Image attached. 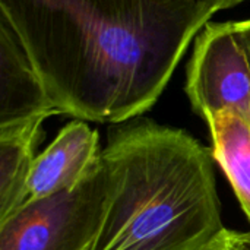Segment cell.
Segmentation results:
<instances>
[{
  "instance_id": "cell-1",
  "label": "cell",
  "mask_w": 250,
  "mask_h": 250,
  "mask_svg": "<svg viewBox=\"0 0 250 250\" xmlns=\"http://www.w3.org/2000/svg\"><path fill=\"white\" fill-rule=\"evenodd\" d=\"M220 10L208 0H0L59 113L117 125L157 103Z\"/></svg>"
},
{
  "instance_id": "cell-2",
  "label": "cell",
  "mask_w": 250,
  "mask_h": 250,
  "mask_svg": "<svg viewBox=\"0 0 250 250\" xmlns=\"http://www.w3.org/2000/svg\"><path fill=\"white\" fill-rule=\"evenodd\" d=\"M101 158L110 196L95 250H205L226 229L214 155L185 130L129 120Z\"/></svg>"
},
{
  "instance_id": "cell-3",
  "label": "cell",
  "mask_w": 250,
  "mask_h": 250,
  "mask_svg": "<svg viewBox=\"0 0 250 250\" xmlns=\"http://www.w3.org/2000/svg\"><path fill=\"white\" fill-rule=\"evenodd\" d=\"M108 196L101 158L76 188L26 201L0 220V250H95Z\"/></svg>"
},
{
  "instance_id": "cell-4",
  "label": "cell",
  "mask_w": 250,
  "mask_h": 250,
  "mask_svg": "<svg viewBox=\"0 0 250 250\" xmlns=\"http://www.w3.org/2000/svg\"><path fill=\"white\" fill-rule=\"evenodd\" d=\"M186 94L204 119L234 111L250 123V60L236 22L208 23L196 40Z\"/></svg>"
},
{
  "instance_id": "cell-5",
  "label": "cell",
  "mask_w": 250,
  "mask_h": 250,
  "mask_svg": "<svg viewBox=\"0 0 250 250\" xmlns=\"http://www.w3.org/2000/svg\"><path fill=\"white\" fill-rule=\"evenodd\" d=\"M60 114L10 25L0 18V129Z\"/></svg>"
},
{
  "instance_id": "cell-6",
  "label": "cell",
  "mask_w": 250,
  "mask_h": 250,
  "mask_svg": "<svg viewBox=\"0 0 250 250\" xmlns=\"http://www.w3.org/2000/svg\"><path fill=\"white\" fill-rule=\"evenodd\" d=\"M98 132L85 122L67 123L34 161L28 199L35 201L76 188L100 163Z\"/></svg>"
},
{
  "instance_id": "cell-7",
  "label": "cell",
  "mask_w": 250,
  "mask_h": 250,
  "mask_svg": "<svg viewBox=\"0 0 250 250\" xmlns=\"http://www.w3.org/2000/svg\"><path fill=\"white\" fill-rule=\"evenodd\" d=\"M212 139V155L227 176L250 221V123L234 111L205 119Z\"/></svg>"
},
{
  "instance_id": "cell-8",
  "label": "cell",
  "mask_w": 250,
  "mask_h": 250,
  "mask_svg": "<svg viewBox=\"0 0 250 250\" xmlns=\"http://www.w3.org/2000/svg\"><path fill=\"white\" fill-rule=\"evenodd\" d=\"M42 122L0 129V220L28 199L35 146Z\"/></svg>"
},
{
  "instance_id": "cell-9",
  "label": "cell",
  "mask_w": 250,
  "mask_h": 250,
  "mask_svg": "<svg viewBox=\"0 0 250 250\" xmlns=\"http://www.w3.org/2000/svg\"><path fill=\"white\" fill-rule=\"evenodd\" d=\"M205 250H250V231L240 233L224 229Z\"/></svg>"
},
{
  "instance_id": "cell-10",
  "label": "cell",
  "mask_w": 250,
  "mask_h": 250,
  "mask_svg": "<svg viewBox=\"0 0 250 250\" xmlns=\"http://www.w3.org/2000/svg\"><path fill=\"white\" fill-rule=\"evenodd\" d=\"M236 29L246 47V51H248V56H249L250 60V19H246V21H239L236 22Z\"/></svg>"
},
{
  "instance_id": "cell-11",
  "label": "cell",
  "mask_w": 250,
  "mask_h": 250,
  "mask_svg": "<svg viewBox=\"0 0 250 250\" xmlns=\"http://www.w3.org/2000/svg\"><path fill=\"white\" fill-rule=\"evenodd\" d=\"M208 1H214V3H220L224 9H227V7H233V6H237V4H240V3H243V1H246V0H208Z\"/></svg>"
}]
</instances>
